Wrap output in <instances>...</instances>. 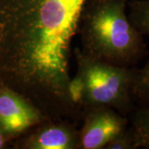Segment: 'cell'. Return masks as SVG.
Listing matches in <instances>:
<instances>
[{"instance_id": "6da1fadb", "label": "cell", "mask_w": 149, "mask_h": 149, "mask_svg": "<svg viewBox=\"0 0 149 149\" xmlns=\"http://www.w3.org/2000/svg\"><path fill=\"white\" fill-rule=\"evenodd\" d=\"M86 0H0V82L48 118L74 116L71 42Z\"/></svg>"}, {"instance_id": "7a4b0ae2", "label": "cell", "mask_w": 149, "mask_h": 149, "mask_svg": "<svg viewBox=\"0 0 149 149\" xmlns=\"http://www.w3.org/2000/svg\"><path fill=\"white\" fill-rule=\"evenodd\" d=\"M128 0H86L80 17L81 53L119 66L143 53L142 35L126 14Z\"/></svg>"}, {"instance_id": "3957f363", "label": "cell", "mask_w": 149, "mask_h": 149, "mask_svg": "<svg viewBox=\"0 0 149 149\" xmlns=\"http://www.w3.org/2000/svg\"><path fill=\"white\" fill-rule=\"evenodd\" d=\"M77 73L83 85L81 107H108L128 111L132 107L135 70L91 58L75 49Z\"/></svg>"}, {"instance_id": "277c9868", "label": "cell", "mask_w": 149, "mask_h": 149, "mask_svg": "<svg viewBox=\"0 0 149 149\" xmlns=\"http://www.w3.org/2000/svg\"><path fill=\"white\" fill-rule=\"evenodd\" d=\"M47 119L26 96L0 82V129L7 140L15 139Z\"/></svg>"}, {"instance_id": "5b68a950", "label": "cell", "mask_w": 149, "mask_h": 149, "mask_svg": "<svg viewBox=\"0 0 149 149\" xmlns=\"http://www.w3.org/2000/svg\"><path fill=\"white\" fill-rule=\"evenodd\" d=\"M127 119L108 107L85 110L79 133V148L100 149L126 130Z\"/></svg>"}, {"instance_id": "8992f818", "label": "cell", "mask_w": 149, "mask_h": 149, "mask_svg": "<svg viewBox=\"0 0 149 149\" xmlns=\"http://www.w3.org/2000/svg\"><path fill=\"white\" fill-rule=\"evenodd\" d=\"M47 122V121H46ZM40 124L20 144L21 148L74 149L79 148V133L63 123Z\"/></svg>"}, {"instance_id": "52a82bcc", "label": "cell", "mask_w": 149, "mask_h": 149, "mask_svg": "<svg viewBox=\"0 0 149 149\" xmlns=\"http://www.w3.org/2000/svg\"><path fill=\"white\" fill-rule=\"evenodd\" d=\"M130 131L133 134L135 148L149 149V104L135 112Z\"/></svg>"}, {"instance_id": "ba28073f", "label": "cell", "mask_w": 149, "mask_h": 149, "mask_svg": "<svg viewBox=\"0 0 149 149\" xmlns=\"http://www.w3.org/2000/svg\"><path fill=\"white\" fill-rule=\"evenodd\" d=\"M128 19L140 35L149 37V0L132 2Z\"/></svg>"}, {"instance_id": "9c48e42d", "label": "cell", "mask_w": 149, "mask_h": 149, "mask_svg": "<svg viewBox=\"0 0 149 149\" xmlns=\"http://www.w3.org/2000/svg\"><path fill=\"white\" fill-rule=\"evenodd\" d=\"M132 97L144 105L149 104V61L143 68L135 70L132 85Z\"/></svg>"}, {"instance_id": "30bf717a", "label": "cell", "mask_w": 149, "mask_h": 149, "mask_svg": "<svg viewBox=\"0 0 149 149\" xmlns=\"http://www.w3.org/2000/svg\"><path fill=\"white\" fill-rule=\"evenodd\" d=\"M106 149H133L135 148L133 134L130 129L118 134L104 147Z\"/></svg>"}, {"instance_id": "8fae6325", "label": "cell", "mask_w": 149, "mask_h": 149, "mask_svg": "<svg viewBox=\"0 0 149 149\" xmlns=\"http://www.w3.org/2000/svg\"><path fill=\"white\" fill-rule=\"evenodd\" d=\"M7 141H8V140L6 139L5 136L3 135V133H2V131H1V129H0V149L4 148Z\"/></svg>"}]
</instances>
